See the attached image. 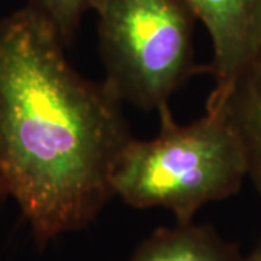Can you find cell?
<instances>
[{"mask_svg":"<svg viewBox=\"0 0 261 261\" xmlns=\"http://www.w3.org/2000/svg\"><path fill=\"white\" fill-rule=\"evenodd\" d=\"M31 6L0 20V181L39 248L92 224L134 137L111 89L79 74Z\"/></svg>","mask_w":261,"mask_h":261,"instance_id":"6da1fadb","label":"cell"},{"mask_svg":"<svg viewBox=\"0 0 261 261\" xmlns=\"http://www.w3.org/2000/svg\"><path fill=\"white\" fill-rule=\"evenodd\" d=\"M154 138L132 140L112 174L113 196L137 209L163 207L190 222L207 203L235 195L248 177L241 141L222 109L206 108L181 125L170 106L159 111Z\"/></svg>","mask_w":261,"mask_h":261,"instance_id":"7a4b0ae2","label":"cell"},{"mask_svg":"<svg viewBox=\"0 0 261 261\" xmlns=\"http://www.w3.org/2000/svg\"><path fill=\"white\" fill-rule=\"evenodd\" d=\"M105 84L122 103L157 112L193 74L197 20L185 0H92Z\"/></svg>","mask_w":261,"mask_h":261,"instance_id":"3957f363","label":"cell"},{"mask_svg":"<svg viewBox=\"0 0 261 261\" xmlns=\"http://www.w3.org/2000/svg\"><path fill=\"white\" fill-rule=\"evenodd\" d=\"M207 31L215 87L206 103L221 100L237 77L261 54V0H185Z\"/></svg>","mask_w":261,"mask_h":261,"instance_id":"277c9868","label":"cell"},{"mask_svg":"<svg viewBox=\"0 0 261 261\" xmlns=\"http://www.w3.org/2000/svg\"><path fill=\"white\" fill-rule=\"evenodd\" d=\"M129 261H244V255L211 225L190 221L157 228Z\"/></svg>","mask_w":261,"mask_h":261,"instance_id":"5b68a950","label":"cell"},{"mask_svg":"<svg viewBox=\"0 0 261 261\" xmlns=\"http://www.w3.org/2000/svg\"><path fill=\"white\" fill-rule=\"evenodd\" d=\"M206 108L222 109L241 141L248 177L261 195V54L237 77L229 90Z\"/></svg>","mask_w":261,"mask_h":261,"instance_id":"8992f818","label":"cell"},{"mask_svg":"<svg viewBox=\"0 0 261 261\" xmlns=\"http://www.w3.org/2000/svg\"><path fill=\"white\" fill-rule=\"evenodd\" d=\"M92 0H29L28 6L41 13L56 28L65 45L71 42Z\"/></svg>","mask_w":261,"mask_h":261,"instance_id":"52a82bcc","label":"cell"},{"mask_svg":"<svg viewBox=\"0 0 261 261\" xmlns=\"http://www.w3.org/2000/svg\"><path fill=\"white\" fill-rule=\"evenodd\" d=\"M244 261H261V240L254 247L250 254L244 255Z\"/></svg>","mask_w":261,"mask_h":261,"instance_id":"ba28073f","label":"cell"},{"mask_svg":"<svg viewBox=\"0 0 261 261\" xmlns=\"http://www.w3.org/2000/svg\"><path fill=\"white\" fill-rule=\"evenodd\" d=\"M3 196H6V193H5V189H3V185H2V181H0V200L3 199Z\"/></svg>","mask_w":261,"mask_h":261,"instance_id":"9c48e42d","label":"cell"}]
</instances>
